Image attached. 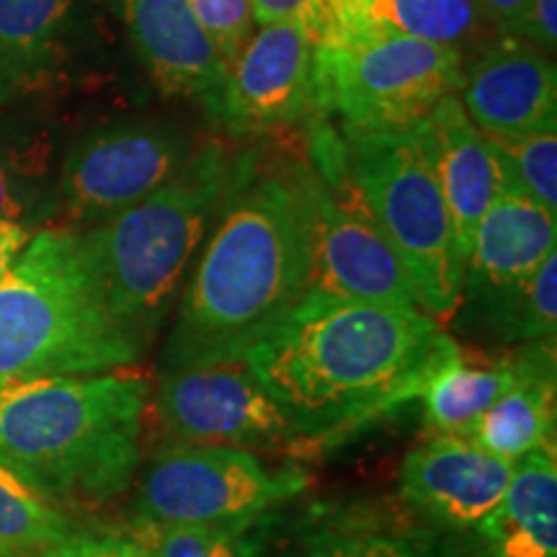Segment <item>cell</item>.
<instances>
[{
  "label": "cell",
  "mask_w": 557,
  "mask_h": 557,
  "mask_svg": "<svg viewBox=\"0 0 557 557\" xmlns=\"http://www.w3.org/2000/svg\"><path fill=\"white\" fill-rule=\"evenodd\" d=\"M462 107L491 139H519L557 129L553 58L524 39L496 37L462 70Z\"/></svg>",
  "instance_id": "14"
},
{
  "label": "cell",
  "mask_w": 557,
  "mask_h": 557,
  "mask_svg": "<svg viewBox=\"0 0 557 557\" xmlns=\"http://www.w3.org/2000/svg\"><path fill=\"white\" fill-rule=\"evenodd\" d=\"M37 557H150V549L139 534L73 532Z\"/></svg>",
  "instance_id": "31"
},
{
  "label": "cell",
  "mask_w": 557,
  "mask_h": 557,
  "mask_svg": "<svg viewBox=\"0 0 557 557\" xmlns=\"http://www.w3.org/2000/svg\"><path fill=\"white\" fill-rule=\"evenodd\" d=\"M468 308L487 333L506 344L555 341L557 259L555 253L517 287L468 295Z\"/></svg>",
  "instance_id": "24"
},
{
  "label": "cell",
  "mask_w": 557,
  "mask_h": 557,
  "mask_svg": "<svg viewBox=\"0 0 557 557\" xmlns=\"http://www.w3.org/2000/svg\"><path fill=\"white\" fill-rule=\"evenodd\" d=\"M557 0H529V9L521 18L517 39L529 41L553 58L557 47Z\"/></svg>",
  "instance_id": "32"
},
{
  "label": "cell",
  "mask_w": 557,
  "mask_h": 557,
  "mask_svg": "<svg viewBox=\"0 0 557 557\" xmlns=\"http://www.w3.org/2000/svg\"><path fill=\"white\" fill-rule=\"evenodd\" d=\"M248 3L259 26L295 24L315 47L336 45L344 39L338 16L329 0H248Z\"/></svg>",
  "instance_id": "30"
},
{
  "label": "cell",
  "mask_w": 557,
  "mask_h": 557,
  "mask_svg": "<svg viewBox=\"0 0 557 557\" xmlns=\"http://www.w3.org/2000/svg\"><path fill=\"white\" fill-rule=\"evenodd\" d=\"M191 132L171 120L96 124L60 158V218L75 230L101 225L143 201L197 152Z\"/></svg>",
  "instance_id": "10"
},
{
  "label": "cell",
  "mask_w": 557,
  "mask_h": 557,
  "mask_svg": "<svg viewBox=\"0 0 557 557\" xmlns=\"http://www.w3.org/2000/svg\"><path fill=\"white\" fill-rule=\"evenodd\" d=\"M256 524L139 527L150 557H256L250 529Z\"/></svg>",
  "instance_id": "28"
},
{
  "label": "cell",
  "mask_w": 557,
  "mask_h": 557,
  "mask_svg": "<svg viewBox=\"0 0 557 557\" xmlns=\"http://www.w3.org/2000/svg\"><path fill=\"white\" fill-rule=\"evenodd\" d=\"M156 410L176 442L299 449L287 418L243 359L163 372Z\"/></svg>",
  "instance_id": "11"
},
{
  "label": "cell",
  "mask_w": 557,
  "mask_h": 557,
  "mask_svg": "<svg viewBox=\"0 0 557 557\" xmlns=\"http://www.w3.org/2000/svg\"><path fill=\"white\" fill-rule=\"evenodd\" d=\"M308 472L269 468L250 449L176 442L158 449L137 487V527L259 524L276 506L302 496Z\"/></svg>",
  "instance_id": "9"
},
{
  "label": "cell",
  "mask_w": 557,
  "mask_h": 557,
  "mask_svg": "<svg viewBox=\"0 0 557 557\" xmlns=\"http://www.w3.org/2000/svg\"><path fill=\"white\" fill-rule=\"evenodd\" d=\"M513 462L487 455L470 438L434 434L400 465V496L418 517L447 529H472L498 504Z\"/></svg>",
  "instance_id": "15"
},
{
  "label": "cell",
  "mask_w": 557,
  "mask_h": 557,
  "mask_svg": "<svg viewBox=\"0 0 557 557\" xmlns=\"http://www.w3.org/2000/svg\"><path fill=\"white\" fill-rule=\"evenodd\" d=\"M478 5L496 37H517L529 0H478Z\"/></svg>",
  "instance_id": "33"
},
{
  "label": "cell",
  "mask_w": 557,
  "mask_h": 557,
  "mask_svg": "<svg viewBox=\"0 0 557 557\" xmlns=\"http://www.w3.org/2000/svg\"><path fill=\"white\" fill-rule=\"evenodd\" d=\"M462 70L465 58L451 47L369 29L315 47L312 116H338L346 132L410 129L459 94Z\"/></svg>",
  "instance_id": "8"
},
{
  "label": "cell",
  "mask_w": 557,
  "mask_h": 557,
  "mask_svg": "<svg viewBox=\"0 0 557 557\" xmlns=\"http://www.w3.org/2000/svg\"><path fill=\"white\" fill-rule=\"evenodd\" d=\"M426 534L367 508L315 506L276 547L253 540L256 557H444Z\"/></svg>",
  "instance_id": "22"
},
{
  "label": "cell",
  "mask_w": 557,
  "mask_h": 557,
  "mask_svg": "<svg viewBox=\"0 0 557 557\" xmlns=\"http://www.w3.org/2000/svg\"><path fill=\"white\" fill-rule=\"evenodd\" d=\"M150 385L135 374L0 380V462L54 506H101L139 468Z\"/></svg>",
  "instance_id": "3"
},
{
  "label": "cell",
  "mask_w": 557,
  "mask_h": 557,
  "mask_svg": "<svg viewBox=\"0 0 557 557\" xmlns=\"http://www.w3.org/2000/svg\"><path fill=\"white\" fill-rule=\"evenodd\" d=\"M305 295V160H267L259 150L184 284L163 372L243 359Z\"/></svg>",
  "instance_id": "2"
},
{
  "label": "cell",
  "mask_w": 557,
  "mask_h": 557,
  "mask_svg": "<svg viewBox=\"0 0 557 557\" xmlns=\"http://www.w3.org/2000/svg\"><path fill=\"white\" fill-rule=\"evenodd\" d=\"M521 361V348L500 357H485L478 351H465L451 338L421 393L426 421L434 434L465 436V431L517 382Z\"/></svg>",
  "instance_id": "23"
},
{
  "label": "cell",
  "mask_w": 557,
  "mask_h": 557,
  "mask_svg": "<svg viewBox=\"0 0 557 557\" xmlns=\"http://www.w3.org/2000/svg\"><path fill=\"white\" fill-rule=\"evenodd\" d=\"M60 143L52 122L0 111V220L32 233L60 218Z\"/></svg>",
  "instance_id": "19"
},
{
  "label": "cell",
  "mask_w": 557,
  "mask_h": 557,
  "mask_svg": "<svg viewBox=\"0 0 557 557\" xmlns=\"http://www.w3.org/2000/svg\"><path fill=\"white\" fill-rule=\"evenodd\" d=\"M116 9L158 88L197 99L220 124L230 70L199 26L189 0H116Z\"/></svg>",
  "instance_id": "16"
},
{
  "label": "cell",
  "mask_w": 557,
  "mask_h": 557,
  "mask_svg": "<svg viewBox=\"0 0 557 557\" xmlns=\"http://www.w3.org/2000/svg\"><path fill=\"white\" fill-rule=\"evenodd\" d=\"M315 45L295 24H267L230 67L222 127L235 132L282 129L315 114Z\"/></svg>",
  "instance_id": "13"
},
{
  "label": "cell",
  "mask_w": 557,
  "mask_h": 557,
  "mask_svg": "<svg viewBox=\"0 0 557 557\" xmlns=\"http://www.w3.org/2000/svg\"><path fill=\"white\" fill-rule=\"evenodd\" d=\"M32 230L0 220V278L11 269V263L18 259L21 250L32 240Z\"/></svg>",
  "instance_id": "35"
},
{
  "label": "cell",
  "mask_w": 557,
  "mask_h": 557,
  "mask_svg": "<svg viewBox=\"0 0 557 557\" xmlns=\"http://www.w3.org/2000/svg\"><path fill=\"white\" fill-rule=\"evenodd\" d=\"M555 214L521 194L498 191L472 235L462 297L527 282L555 253Z\"/></svg>",
  "instance_id": "18"
},
{
  "label": "cell",
  "mask_w": 557,
  "mask_h": 557,
  "mask_svg": "<svg viewBox=\"0 0 557 557\" xmlns=\"http://www.w3.org/2000/svg\"><path fill=\"white\" fill-rule=\"evenodd\" d=\"M500 191L532 199L557 218V129L519 139H491Z\"/></svg>",
  "instance_id": "27"
},
{
  "label": "cell",
  "mask_w": 557,
  "mask_h": 557,
  "mask_svg": "<svg viewBox=\"0 0 557 557\" xmlns=\"http://www.w3.org/2000/svg\"><path fill=\"white\" fill-rule=\"evenodd\" d=\"M329 3L333 5V13L338 16L341 32H344V39L341 41L369 32V24H367L369 0H329Z\"/></svg>",
  "instance_id": "34"
},
{
  "label": "cell",
  "mask_w": 557,
  "mask_h": 557,
  "mask_svg": "<svg viewBox=\"0 0 557 557\" xmlns=\"http://www.w3.org/2000/svg\"><path fill=\"white\" fill-rule=\"evenodd\" d=\"M143 357L109 310L83 230H37L0 278V380L94 377Z\"/></svg>",
  "instance_id": "5"
},
{
  "label": "cell",
  "mask_w": 557,
  "mask_h": 557,
  "mask_svg": "<svg viewBox=\"0 0 557 557\" xmlns=\"http://www.w3.org/2000/svg\"><path fill=\"white\" fill-rule=\"evenodd\" d=\"M259 148L207 143L143 201L83 230L109 310L148 351L184 292L194 256Z\"/></svg>",
  "instance_id": "4"
},
{
  "label": "cell",
  "mask_w": 557,
  "mask_h": 557,
  "mask_svg": "<svg viewBox=\"0 0 557 557\" xmlns=\"http://www.w3.org/2000/svg\"><path fill=\"white\" fill-rule=\"evenodd\" d=\"M472 529L483 557H557L555 444L513 462L504 496Z\"/></svg>",
  "instance_id": "20"
},
{
  "label": "cell",
  "mask_w": 557,
  "mask_h": 557,
  "mask_svg": "<svg viewBox=\"0 0 557 557\" xmlns=\"http://www.w3.org/2000/svg\"><path fill=\"white\" fill-rule=\"evenodd\" d=\"M416 135L447 201L459 256L468 261L478 222L500 191L491 143L470 122L459 96L438 101L416 124Z\"/></svg>",
  "instance_id": "17"
},
{
  "label": "cell",
  "mask_w": 557,
  "mask_h": 557,
  "mask_svg": "<svg viewBox=\"0 0 557 557\" xmlns=\"http://www.w3.org/2000/svg\"><path fill=\"white\" fill-rule=\"evenodd\" d=\"M367 24L369 29L451 47L459 54L480 41L487 26L478 0H369Z\"/></svg>",
  "instance_id": "25"
},
{
  "label": "cell",
  "mask_w": 557,
  "mask_h": 557,
  "mask_svg": "<svg viewBox=\"0 0 557 557\" xmlns=\"http://www.w3.org/2000/svg\"><path fill=\"white\" fill-rule=\"evenodd\" d=\"M194 16L230 70L253 37V11L248 0H189Z\"/></svg>",
  "instance_id": "29"
},
{
  "label": "cell",
  "mask_w": 557,
  "mask_h": 557,
  "mask_svg": "<svg viewBox=\"0 0 557 557\" xmlns=\"http://www.w3.org/2000/svg\"><path fill=\"white\" fill-rule=\"evenodd\" d=\"M73 532L60 506L0 462V553L37 557Z\"/></svg>",
  "instance_id": "26"
},
{
  "label": "cell",
  "mask_w": 557,
  "mask_h": 557,
  "mask_svg": "<svg viewBox=\"0 0 557 557\" xmlns=\"http://www.w3.org/2000/svg\"><path fill=\"white\" fill-rule=\"evenodd\" d=\"M517 382L465 431L487 455L517 462L555 444V341L524 344Z\"/></svg>",
  "instance_id": "21"
},
{
  "label": "cell",
  "mask_w": 557,
  "mask_h": 557,
  "mask_svg": "<svg viewBox=\"0 0 557 557\" xmlns=\"http://www.w3.org/2000/svg\"><path fill=\"white\" fill-rule=\"evenodd\" d=\"M310 122V160H305L308 295L423 312L421 292L348 176L338 129L320 116Z\"/></svg>",
  "instance_id": "7"
},
{
  "label": "cell",
  "mask_w": 557,
  "mask_h": 557,
  "mask_svg": "<svg viewBox=\"0 0 557 557\" xmlns=\"http://www.w3.org/2000/svg\"><path fill=\"white\" fill-rule=\"evenodd\" d=\"M101 39V0H0V109L65 86Z\"/></svg>",
  "instance_id": "12"
},
{
  "label": "cell",
  "mask_w": 557,
  "mask_h": 557,
  "mask_svg": "<svg viewBox=\"0 0 557 557\" xmlns=\"http://www.w3.org/2000/svg\"><path fill=\"white\" fill-rule=\"evenodd\" d=\"M346 169L374 225L408 269L423 312L449 320L462 305L465 261L455 227L416 127L338 132Z\"/></svg>",
  "instance_id": "6"
},
{
  "label": "cell",
  "mask_w": 557,
  "mask_h": 557,
  "mask_svg": "<svg viewBox=\"0 0 557 557\" xmlns=\"http://www.w3.org/2000/svg\"><path fill=\"white\" fill-rule=\"evenodd\" d=\"M449 344L421 310L305 295L243 361L299 449H320L421 398Z\"/></svg>",
  "instance_id": "1"
}]
</instances>
